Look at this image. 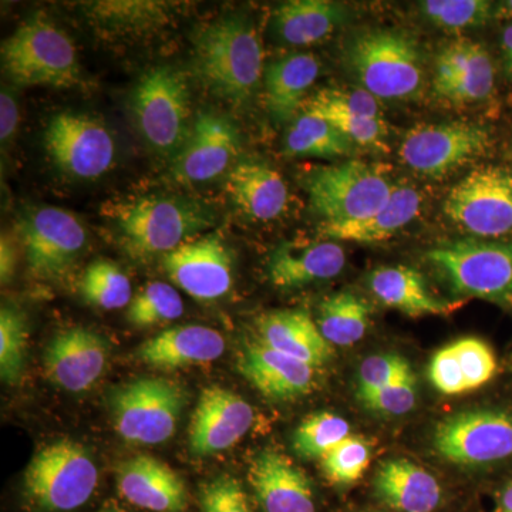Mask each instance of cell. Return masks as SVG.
Listing matches in <instances>:
<instances>
[{"instance_id": "obj_1", "label": "cell", "mask_w": 512, "mask_h": 512, "mask_svg": "<svg viewBox=\"0 0 512 512\" xmlns=\"http://www.w3.org/2000/svg\"><path fill=\"white\" fill-rule=\"evenodd\" d=\"M195 76L220 99L242 104L261 83L264 50L245 16H224L201 26L194 36Z\"/></svg>"}, {"instance_id": "obj_2", "label": "cell", "mask_w": 512, "mask_h": 512, "mask_svg": "<svg viewBox=\"0 0 512 512\" xmlns=\"http://www.w3.org/2000/svg\"><path fill=\"white\" fill-rule=\"evenodd\" d=\"M116 221L128 255L144 261L207 231L215 214L204 202L184 195H147L120 205Z\"/></svg>"}, {"instance_id": "obj_3", "label": "cell", "mask_w": 512, "mask_h": 512, "mask_svg": "<svg viewBox=\"0 0 512 512\" xmlns=\"http://www.w3.org/2000/svg\"><path fill=\"white\" fill-rule=\"evenodd\" d=\"M2 67L20 86L67 89L82 76L72 39L43 13L30 16L3 42Z\"/></svg>"}, {"instance_id": "obj_4", "label": "cell", "mask_w": 512, "mask_h": 512, "mask_svg": "<svg viewBox=\"0 0 512 512\" xmlns=\"http://www.w3.org/2000/svg\"><path fill=\"white\" fill-rule=\"evenodd\" d=\"M99 485V468L89 451L72 440L47 444L30 460L23 493L32 510L70 512L92 498Z\"/></svg>"}, {"instance_id": "obj_5", "label": "cell", "mask_w": 512, "mask_h": 512, "mask_svg": "<svg viewBox=\"0 0 512 512\" xmlns=\"http://www.w3.org/2000/svg\"><path fill=\"white\" fill-rule=\"evenodd\" d=\"M346 62L366 92L384 100L417 96L423 86L419 47L402 32L367 30L353 37Z\"/></svg>"}, {"instance_id": "obj_6", "label": "cell", "mask_w": 512, "mask_h": 512, "mask_svg": "<svg viewBox=\"0 0 512 512\" xmlns=\"http://www.w3.org/2000/svg\"><path fill=\"white\" fill-rule=\"evenodd\" d=\"M130 109L141 136L160 156L174 158L190 137V87L170 66L148 70L130 94Z\"/></svg>"}, {"instance_id": "obj_7", "label": "cell", "mask_w": 512, "mask_h": 512, "mask_svg": "<svg viewBox=\"0 0 512 512\" xmlns=\"http://www.w3.org/2000/svg\"><path fill=\"white\" fill-rule=\"evenodd\" d=\"M457 295L512 302V244L464 238L427 252Z\"/></svg>"}, {"instance_id": "obj_8", "label": "cell", "mask_w": 512, "mask_h": 512, "mask_svg": "<svg viewBox=\"0 0 512 512\" xmlns=\"http://www.w3.org/2000/svg\"><path fill=\"white\" fill-rule=\"evenodd\" d=\"M393 188L383 168L357 160L320 168L308 181L312 211L329 225L365 220L386 204Z\"/></svg>"}, {"instance_id": "obj_9", "label": "cell", "mask_w": 512, "mask_h": 512, "mask_svg": "<svg viewBox=\"0 0 512 512\" xmlns=\"http://www.w3.org/2000/svg\"><path fill=\"white\" fill-rule=\"evenodd\" d=\"M185 402L180 384L163 377H141L113 393L111 417L128 443L156 446L174 436Z\"/></svg>"}, {"instance_id": "obj_10", "label": "cell", "mask_w": 512, "mask_h": 512, "mask_svg": "<svg viewBox=\"0 0 512 512\" xmlns=\"http://www.w3.org/2000/svg\"><path fill=\"white\" fill-rule=\"evenodd\" d=\"M18 234L29 272L40 281L63 278L87 244V231L79 218L57 207L23 212Z\"/></svg>"}, {"instance_id": "obj_11", "label": "cell", "mask_w": 512, "mask_h": 512, "mask_svg": "<svg viewBox=\"0 0 512 512\" xmlns=\"http://www.w3.org/2000/svg\"><path fill=\"white\" fill-rule=\"evenodd\" d=\"M444 214L478 238L512 232V173L500 167L471 171L448 192Z\"/></svg>"}, {"instance_id": "obj_12", "label": "cell", "mask_w": 512, "mask_h": 512, "mask_svg": "<svg viewBox=\"0 0 512 512\" xmlns=\"http://www.w3.org/2000/svg\"><path fill=\"white\" fill-rule=\"evenodd\" d=\"M490 144V133L478 124L466 121L423 124L404 136L399 156L414 173L443 178L484 156Z\"/></svg>"}, {"instance_id": "obj_13", "label": "cell", "mask_w": 512, "mask_h": 512, "mask_svg": "<svg viewBox=\"0 0 512 512\" xmlns=\"http://www.w3.org/2000/svg\"><path fill=\"white\" fill-rule=\"evenodd\" d=\"M434 447L458 466H485L512 456V416L476 409L448 416L434 431Z\"/></svg>"}, {"instance_id": "obj_14", "label": "cell", "mask_w": 512, "mask_h": 512, "mask_svg": "<svg viewBox=\"0 0 512 512\" xmlns=\"http://www.w3.org/2000/svg\"><path fill=\"white\" fill-rule=\"evenodd\" d=\"M45 147L63 173L83 180L107 173L116 154L110 131L99 120L73 111H63L50 119Z\"/></svg>"}, {"instance_id": "obj_15", "label": "cell", "mask_w": 512, "mask_h": 512, "mask_svg": "<svg viewBox=\"0 0 512 512\" xmlns=\"http://www.w3.org/2000/svg\"><path fill=\"white\" fill-rule=\"evenodd\" d=\"M190 137L173 158L171 177L184 185L208 183L237 164L241 137L228 117L215 113H198Z\"/></svg>"}, {"instance_id": "obj_16", "label": "cell", "mask_w": 512, "mask_h": 512, "mask_svg": "<svg viewBox=\"0 0 512 512\" xmlns=\"http://www.w3.org/2000/svg\"><path fill=\"white\" fill-rule=\"evenodd\" d=\"M168 278L197 301H215L232 286V255L218 234L184 242L163 256Z\"/></svg>"}, {"instance_id": "obj_17", "label": "cell", "mask_w": 512, "mask_h": 512, "mask_svg": "<svg viewBox=\"0 0 512 512\" xmlns=\"http://www.w3.org/2000/svg\"><path fill=\"white\" fill-rule=\"evenodd\" d=\"M254 423V410L237 393L210 386L192 413L188 443L194 456L208 457L234 447Z\"/></svg>"}, {"instance_id": "obj_18", "label": "cell", "mask_w": 512, "mask_h": 512, "mask_svg": "<svg viewBox=\"0 0 512 512\" xmlns=\"http://www.w3.org/2000/svg\"><path fill=\"white\" fill-rule=\"evenodd\" d=\"M109 352L107 340L93 330H62L46 348L47 379L66 392H87L103 376Z\"/></svg>"}, {"instance_id": "obj_19", "label": "cell", "mask_w": 512, "mask_h": 512, "mask_svg": "<svg viewBox=\"0 0 512 512\" xmlns=\"http://www.w3.org/2000/svg\"><path fill=\"white\" fill-rule=\"evenodd\" d=\"M493 89V60L483 46L460 39L441 50L434 76L437 96L456 104L476 103Z\"/></svg>"}, {"instance_id": "obj_20", "label": "cell", "mask_w": 512, "mask_h": 512, "mask_svg": "<svg viewBox=\"0 0 512 512\" xmlns=\"http://www.w3.org/2000/svg\"><path fill=\"white\" fill-rule=\"evenodd\" d=\"M117 488L127 503L151 512H184L188 491L183 478L151 456L128 458L117 467Z\"/></svg>"}, {"instance_id": "obj_21", "label": "cell", "mask_w": 512, "mask_h": 512, "mask_svg": "<svg viewBox=\"0 0 512 512\" xmlns=\"http://www.w3.org/2000/svg\"><path fill=\"white\" fill-rule=\"evenodd\" d=\"M248 478L264 512H316L311 481L285 454L262 451L252 460Z\"/></svg>"}, {"instance_id": "obj_22", "label": "cell", "mask_w": 512, "mask_h": 512, "mask_svg": "<svg viewBox=\"0 0 512 512\" xmlns=\"http://www.w3.org/2000/svg\"><path fill=\"white\" fill-rule=\"evenodd\" d=\"M238 369L258 392L272 400H293L305 396L315 386L318 370L269 348L259 340L242 352Z\"/></svg>"}, {"instance_id": "obj_23", "label": "cell", "mask_w": 512, "mask_h": 512, "mask_svg": "<svg viewBox=\"0 0 512 512\" xmlns=\"http://www.w3.org/2000/svg\"><path fill=\"white\" fill-rule=\"evenodd\" d=\"M225 339L215 329L183 325L165 329L143 345L136 356L144 365L157 369H183L208 365L224 355Z\"/></svg>"}, {"instance_id": "obj_24", "label": "cell", "mask_w": 512, "mask_h": 512, "mask_svg": "<svg viewBox=\"0 0 512 512\" xmlns=\"http://www.w3.org/2000/svg\"><path fill=\"white\" fill-rule=\"evenodd\" d=\"M345 262V251L336 242H285L269 259V278L278 288H302L335 278L345 268Z\"/></svg>"}, {"instance_id": "obj_25", "label": "cell", "mask_w": 512, "mask_h": 512, "mask_svg": "<svg viewBox=\"0 0 512 512\" xmlns=\"http://www.w3.org/2000/svg\"><path fill=\"white\" fill-rule=\"evenodd\" d=\"M227 191L235 207L255 221L275 220L288 205L284 178L258 160L238 161L227 175Z\"/></svg>"}, {"instance_id": "obj_26", "label": "cell", "mask_w": 512, "mask_h": 512, "mask_svg": "<svg viewBox=\"0 0 512 512\" xmlns=\"http://www.w3.org/2000/svg\"><path fill=\"white\" fill-rule=\"evenodd\" d=\"M375 491L384 505L399 512H434L443 500L437 478L412 461H384L375 478Z\"/></svg>"}, {"instance_id": "obj_27", "label": "cell", "mask_w": 512, "mask_h": 512, "mask_svg": "<svg viewBox=\"0 0 512 512\" xmlns=\"http://www.w3.org/2000/svg\"><path fill=\"white\" fill-rule=\"evenodd\" d=\"M259 342L313 367L332 357V345L323 338L318 323L303 311L266 313L258 322Z\"/></svg>"}, {"instance_id": "obj_28", "label": "cell", "mask_w": 512, "mask_h": 512, "mask_svg": "<svg viewBox=\"0 0 512 512\" xmlns=\"http://www.w3.org/2000/svg\"><path fill=\"white\" fill-rule=\"evenodd\" d=\"M420 192L410 184H394L386 204L365 220L346 224H323L320 232L335 241L376 244L393 238L417 217L421 207Z\"/></svg>"}, {"instance_id": "obj_29", "label": "cell", "mask_w": 512, "mask_h": 512, "mask_svg": "<svg viewBox=\"0 0 512 512\" xmlns=\"http://www.w3.org/2000/svg\"><path fill=\"white\" fill-rule=\"evenodd\" d=\"M345 19L346 10L340 3L292 0L275 9L272 29L285 45L311 46L326 39Z\"/></svg>"}, {"instance_id": "obj_30", "label": "cell", "mask_w": 512, "mask_h": 512, "mask_svg": "<svg viewBox=\"0 0 512 512\" xmlns=\"http://www.w3.org/2000/svg\"><path fill=\"white\" fill-rule=\"evenodd\" d=\"M319 72L318 57L311 53H296L271 63L265 70V103L276 120L291 119L303 106Z\"/></svg>"}, {"instance_id": "obj_31", "label": "cell", "mask_w": 512, "mask_h": 512, "mask_svg": "<svg viewBox=\"0 0 512 512\" xmlns=\"http://www.w3.org/2000/svg\"><path fill=\"white\" fill-rule=\"evenodd\" d=\"M373 295L383 305L409 316L443 315L446 303L431 295L426 279L409 266H384L369 276Z\"/></svg>"}, {"instance_id": "obj_32", "label": "cell", "mask_w": 512, "mask_h": 512, "mask_svg": "<svg viewBox=\"0 0 512 512\" xmlns=\"http://www.w3.org/2000/svg\"><path fill=\"white\" fill-rule=\"evenodd\" d=\"M370 306L355 293L340 292L320 303L318 326L332 346H352L366 335Z\"/></svg>"}, {"instance_id": "obj_33", "label": "cell", "mask_w": 512, "mask_h": 512, "mask_svg": "<svg viewBox=\"0 0 512 512\" xmlns=\"http://www.w3.org/2000/svg\"><path fill=\"white\" fill-rule=\"evenodd\" d=\"M352 150V141L338 128L303 113L285 140V153L292 157L338 158L348 156Z\"/></svg>"}, {"instance_id": "obj_34", "label": "cell", "mask_w": 512, "mask_h": 512, "mask_svg": "<svg viewBox=\"0 0 512 512\" xmlns=\"http://www.w3.org/2000/svg\"><path fill=\"white\" fill-rule=\"evenodd\" d=\"M80 291L84 301L106 311L124 308L133 301L128 276L119 265L104 259L87 266L80 282Z\"/></svg>"}, {"instance_id": "obj_35", "label": "cell", "mask_w": 512, "mask_h": 512, "mask_svg": "<svg viewBox=\"0 0 512 512\" xmlns=\"http://www.w3.org/2000/svg\"><path fill=\"white\" fill-rule=\"evenodd\" d=\"M350 424L335 413L320 412L302 420L292 437L295 453L306 460L322 458L350 436Z\"/></svg>"}, {"instance_id": "obj_36", "label": "cell", "mask_w": 512, "mask_h": 512, "mask_svg": "<svg viewBox=\"0 0 512 512\" xmlns=\"http://www.w3.org/2000/svg\"><path fill=\"white\" fill-rule=\"evenodd\" d=\"M29 328L25 313L5 305L0 311V376L13 386L22 379L28 350Z\"/></svg>"}, {"instance_id": "obj_37", "label": "cell", "mask_w": 512, "mask_h": 512, "mask_svg": "<svg viewBox=\"0 0 512 512\" xmlns=\"http://www.w3.org/2000/svg\"><path fill=\"white\" fill-rule=\"evenodd\" d=\"M184 302L173 286L151 282L134 296L127 309L128 322L138 328H150L181 318Z\"/></svg>"}, {"instance_id": "obj_38", "label": "cell", "mask_w": 512, "mask_h": 512, "mask_svg": "<svg viewBox=\"0 0 512 512\" xmlns=\"http://www.w3.org/2000/svg\"><path fill=\"white\" fill-rule=\"evenodd\" d=\"M87 16L109 29H146L167 18V3L97 2L87 3ZM107 29V30H109Z\"/></svg>"}, {"instance_id": "obj_39", "label": "cell", "mask_w": 512, "mask_h": 512, "mask_svg": "<svg viewBox=\"0 0 512 512\" xmlns=\"http://www.w3.org/2000/svg\"><path fill=\"white\" fill-rule=\"evenodd\" d=\"M372 458L369 443L350 434L348 439L320 458V468L330 483L350 485L363 477Z\"/></svg>"}, {"instance_id": "obj_40", "label": "cell", "mask_w": 512, "mask_h": 512, "mask_svg": "<svg viewBox=\"0 0 512 512\" xmlns=\"http://www.w3.org/2000/svg\"><path fill=\"white\" fill-rule=\"evenodd\" d=\"M303 114L322 116L328 113L355 114V116L382 119L376 97L365 89H323L305 100Z\"/></svg>"}, {"instance_id": "obj_41", "label": "cell", "mask_w": 512, "mask_h": 512, "mask_svg": "<svg viewBox=\"0 0 512 512\" xmlns=\"http://www.w3.org/2000/svg\"><path fill=\"white\" fill-rule=\"evenodd\" d=\"M421 10L434 25L448 30L474 28L493 15V6L483 0H426Z\"/></svg>"}, {"instance_id": "obj_42", "label": "cell", "mask_w": 512, "mask_h": 512, "mask_svg": "<svg viewBox=\"0 0 512 512\" xmlns=\"http://www.w3.org/2000/svg\"><path fill=\"white\" fill-rule=\"evenodd\" d=\"M413 375L410 363L396 353L367 357L357 375V397L360 400L362 397L377 392L387 384Z\"/></svg>"}, {"instance_id": "obj_43", "label": "cell", "mask_w": 512, "mask_h": 512, "mask_svg": "<svg viewBox=\"0 0 512 512\" xmlns=\"http://www.w3.org/2000/svg\"><path fill=\"white\" fill-rule=\"evenodd\" d=\"M451 346L466 377L468 392L480 389L493 379L497 373V357L484 340L463 338Z\"/></svg>"}, {"instance_id": "obj_44", "label": "cell", "mask_w": 512, "mask_h": 512, "mask_svg": "<svg viewBox=\"0 0 512 512\" xmlns=\"http://www.w3.org/2000/svg\"><path fill=\"white\" fill-rule=\"evenodd\" d=\"M360 402L372 412L384 416H403L414 409L417 402L416 376L404 377L362 397Z\"/></svg>"}, {"instance_id": "obj_45", "label": "cell", "mask_w": 512, "mask_h": 512, "mask_svg": "<svg viewBox=\"0 0 512 512\" xmlns=\"http://www.w3.org/2000/svg\"><path fill=\"white\" fill-rule=\"evenodd\" d=\"M318 119L326 120L338 128L353 144L386 150L387 126L383 119L342 113L322 114Z\"/></svg>"}, {"instance_id": "obj_46", "label": "cell", "mask_w": 512, "mask_h": 512, "mask_svg": "<svg viewBox=\"0 0 512 512\" xmlns=\"http://www.w3.org/2000/svg\"><path fill=\"white\" fill-rule=\"evenodd\" d=\"M202 512H252L247 494L238 480L220 477L201 490Z\"/></svg>"}, {"instance_id": "obj_47", "label": "cell", "mask_w": 512, "mask_h": 512, "mask_svg": "<svg viewBox=\"0 0 512 512\" xmlns=\"http://www.w3.org/2000/svg\"><path fill=\"white\" fill-rule=\"evenodd\" d=\"M429 376L433 386L440 393L456 396L468 392L466 377L453 346L440 349L431 359Z\"/></svg>"}, {"instance_id": "obj_48", "label": "cell", "mask_w": 512, "mask_h": 512, "mask_svg": "<svg viewBox=\"0 0 512 512\" xmlns=\"http://www.w3.org/2000/svg\"><path fill=\"white\" fill-rule=\"evenodd\" d=\"M19 124V107L9 90L0 96V140L3 146L15 136Z\"/></svg>"}, {"instance_id": "obj_49", "label": "cell", "mask_w": 512, "mask_h": 512, "mask_svg": "<svg viewBox=\"0 0 512 512\" xmlns=\"http://www.w3.org/2000/svg\"><path fill=\"white\" fill-rule=\"evenodd\" d=\"M18 265V251H16L15 242L9 235H2L0 241V279L2 284H9L13 278Z\"/></svg>"}, {"instance_id": "obj_50", "label": "cell", "mask_w": 512, "mask_h": 512, "mask_svg": "<svg viewBox=\"0 0 512 512\" xmlns=\"http://www.w3.org/2000/svg\"><path fill=\"white\" fill-rule=\"evenodd\" d=\"M503 52L505 70L508 76L512 77V25L507 26L503 33Z\"/></svg>"}, {"instance_id": "obj_51", "label": "cell", "mask_w": 512, "mask_h": 512, "mask_svg": "<svg viewBox=\"0 0 512 512\" xmlns=\"http://www.w3.org/2000/svg\"><path fill=\"white\" fill-rule=\"evenodd\" d=\"M500 510L501 512H512V481L501 493Z\"/></svg>"}, {"instance_id": "obj_52", "label": "cell", "mask_w": 512, "mask_h": 512, "mask_svg": "<svg viewBox=\"0 0 512 512\" xmlns=\"http://www.w3.org/2000/svg\"><path fill=\"white\" fill-rule=\"evenodd\" d=\"M495 15H497L498 18L512 19V0H510V2L501 3Z\"/></svg>"}, {"instance_id": "obj_53", "label": "cell", "mask_w": 512, "mask_h": 512, "mask_svg": "<svg viewBox=\"0 0 512 512\" xmlns=\"http://www.w3.org/2000/svg\"><path fill=\"white\" fill-rule=\"evenodd\" d=\"M100 512H126V511L119 510V508H106V510H103Z\"/></svg>"}]
</instances>
